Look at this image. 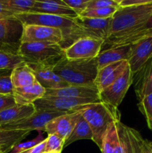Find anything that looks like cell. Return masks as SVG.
Here are the masks:
<instances>
[{"label": "cell", "instance_id": "6da1fadb", "mask_svg": "<svg viewBox=\"0 0 152 153\" xmlns=\"http://www.w3.org/2000/svg\"><path fill=\"white\" fill-rule=\"evenodd\" d=\"M16 18L25 25H43L61 30L63 34V41L61 46L63 49L80 37H95L90 32L79 26L72 18L34 13L16 14Z\"/></svg>", "mask_w": 152, "mask_h": 153}, {"label": "cell", "instance_id": "7a4b0ae2", "mask_svg": "<svg viewBox=\"0 0 152 153\" xmlns=\"http://www.w3.org/2000/svg\"><path fill=\"white\" fill-rule=\"evenodd\" d=\"M98 70L96 58L68 60L64 57L53 68L57 75L69 85L74 86H95Z\"/></svg>", "mask_w": 152, "mask_h": 153}, {"label": "cell", "instance_id": "3957f363", "mask_svg": "<svg viewBox=\"0 0 152 153\" xmlns=\"http://www.w3.org/2000/svg\"><path fill=\"white\" fill-rule=\"evenodd\" d=\"M81 114L92 130V140L99 148L110 126L119 122L121 118L119 109L101 101L89 105L82 110Z\"/></svg>", "mask_w": 152, "mask_h": 153}, {"label": "cell", "instance_id": "277c9868", "mask_svg": "<svg viewBox=\"0 0 152 153\" xmlns=\"http://www.w3.org/2000/svg\"><path fill=\"white\" fill-rule=\"evenodd\" d=\"M151 14L152 0L142 5L119 7L112 17L107 39L122 37L144 22Z\"/></svg>", "mask_w": 152, "mask_h": 153}, {"label": "cell", "instance_id": "5b68a950", "mask_svg": "<svg viewBox=\"0 0 152 153\" xmlns=\"http://www.w3.org/2000/svg\"><path fill=\"white\" fill-rule=\"evenodd\" d=\"M18 55L27 64L52 67L64 58L63 48L58 43L49 42L20 43Z\"/></svg>", "mask_w": 152, "mask_h": 153}, {"label": "cell", "instance_id": "8992f818", "mask_svg": "<svg viewBox=\"0 0 152 153\" xmlns=\"http://www.w3.org/2000/svg\"><path fill=\"white\" fill-rule=\"evenodd\" d=\"M98 102H100L98 99L44 97L34 102V105L36 110L71 113L83 110L89 105Z\"/></svg>", "mask_w": 152, "mask_h": 153}, {"label": "cell", "instance_id": "52a82bcc", "mask_svg": "<svg viewBox=\"0 0 152 153\" xmlns=\"http://www.w3.org/2000/svg\"><path fill=\"white\" fill-rule=\"evenodd\" d=\"M104 43L102 39L83 37L76 40L63 49L64 57L68 60H86L95 58L99 55Z\"/></svg>", "mask_w": 152, "mask_h": 153}, {"label": "cell", "instance_id": "ba28073f", "mask_svg": "<svg viewBox=\"0 0 152 153\" xmlns=\"http://www.w3.org/2000/svg\"><path fill=\"white\" fill-rule=\"evenodd\" d=\"M133 76L128 64L123 74L110 86L99 93L100 101L118 108L133 84Z\"/></svg>", "mask_w": 152, "mask_h": 153}, {"label": "cell", "instance_id": "9c48e42d", "mask_svg": "<svg viewBox=\"0 0 152 153\" xmlns=\"http://www.w3.org/2000/svg\"><path fill=\"white\" fill-rule=\"evenodd\" d=\"M63 41V34L61 30L52 27L38 25L23 24L20 43L34 42H49L61 46Z\"/></svg>", "mask_w": 152, "mask_h": 153}, {"label": "cell", "instance_id": "30bf717a", "mask_svg": "<svg viewBox=\"0 0 152 153\" xmlns=\"http://www.w3.org/2000/svg\"><path fill=\"white\" fill-rule=\"evenodd\" d=\"M66 113L48 111L36 110L31 117L19 120L18 122L5 124L0 126L1 129L6 130H27V131H44L46 126L55 118Z\"/></svg>", "mask_w": 152, "mask_h": 153}, {"label": "cell", "instance_id": "8fae6325", "mask_svg": "<svg viewBox=\"0 0 152 153\" xmlns=\"http://www.w3.org/2000/svg\"><path fill=\"white\" fill-rule=\"evenodd\" d=\"M118 135L122 153H141L145 139L134 128H130L121 121L116 123Z\"/></svg>", "mask_w": 152, "mask_h": 153}, {"label": "cell", "instance_id": "7c38bea8", "mask_svg": "<svg viewBox=\"0 0 152 153\" xmlns=\"http://www.w3.org/2000/svg\"><path fill=\"white\" fill-rule=\"evenodd\" d=\"M131 45V53L128 61L134 75L152 58V37H145Z\"/></svg>", "mask_w": 152, "mask_h": 153}, {"label": "cell", "instance_id": "4fadbf2b", "mask_svg": "<svg viewBox=\"0 0 152 153\" xmlns=\"http://www.w3.org/2000/svg\"><path fill=\"white\" fill-rule=\"evenodd\" d=\"M81 111L66 113L55 118L46 126L44 131L48 134H58L66 140L81 117Z\"/></svg>", "mask_w": 152, "mask_h": 153}, {"label": "cell", "instance_id": "5bb4252c", "mask_svg": "<svg viewBox=\"0 0 152 153\" xmlns=\"http://www.w3.org/2000/svg\"><path fill=\"white\" fill-rule=\"evenodd\" d=\"M28 65L34 73L37 82L46 90L61 89L69 86L68 83L53 71L54 67L52 66Z\"/></svg>", "mask_w": 152, "mask_h": 153}, {"label": "cell", "instance_id": "9a60e30c", "mask_svg": "<svg viewBox=\"0 0 152 153\" xmlns=\"http://www.w3.org/2000/svg\"><path fill=\"white\" fill-rule=\"evenodd\" d=\"M28 13L55 15L75 19L78 15L64 3L63 0H35L34 6Z\"/></svg>", "mask_w": 152, "mask_h": 153}, {"label": "cell", "instance_id": "2e32d148", "mask_svg": "<svg viewBox=\"0 0 152 153\" xmlns=\"http://www.w3.org/2000/svg\"><path fill=\"white\" fill-rule=\"evenodd\" d=\"M128 66V61H122L98 70L95 85L99 93L117 80L123 74Z\"/></svg>", "mask_w": 152, "mask_h": 153}, {"label": "cell", "instance_id": "e0dca14e", "mask_svg": "<svg viewBox=\"0 0 152 153\" xmlns=\"http://www.w3.org/2000/svg\"><path fill=\"white\" fill-rule=\"evenodd\" d=\"M136 96L139 101L145 96L152 93V58L133 76Z\"/></svg>", "mask_w": 152, "mask_h": 153}, {"label": "cell", "instance_id": "ac0fdd59", "mask_svg": "<svg viewBox=\"0 0 152 153\" xmlns=\"http://www.w3.org/2000/svg\"><path fill=\"white\" fill-rule=\"evenodd\" d=\"M44 97L89 98L99 100V91L96 86H74L55 90H46Z\"/></svg>", "mask_w": 152, "mask_h": 153}, {"label": "cell", "instance_id": "d6986e66", "mask_svg": "<svg viewBox=\"0 0 152 153\" xmlns=\"http://www.w3.org/2000/svg\"><path fill=\"white\" fill-rule=\"evenodd\" d=\"M75 21L79 26L90 32L97 38L102 39L104 41L108 38L112 17L107 19H92L77 16L75 19Z\"/></svg>", "mask_w": 152, "mask_h": 153}, {"label": "cell", "instance_id": "ffe728a7", "mask_svg": "<svg viewBox=\"0 0 152 153\" xmlns=\"http://www.w3.org/2000/svg\"><path fill=\"white\" fill-rule=\"evenodd\" d=\"M23 24L16 18H0V41L20 43Z\"/></svg>", "mask_w": 152, "mask_h": 153}, {"label": "cell", "instance_id": "44dd1931", "mask_svg": "<svg viewBox=\"0 0 152 153\" xmlns=\"http://www.w3.org/2000/svg\"><path fill=\"white\" fill-rule=\"evenodd\" d=\"M131 45H120L111 46V48L101 52L96 57L98 69L103 68L107 65L122 61H128L131 53Z\"/></svg>", "mask_w": 152, "mask_h": 153}, {"label": "cell", "instance_id": "7402d4cb", "mask_svg": "<svg viewBox=\"0 0 152 153\" xmlns=\"http://www.w3.org/2000/svg\"><path fill=\"white\" fill-rule=\"evenodd\" d=\"M36 112L34 104H16L0 112V126L31 117Z\"/></svg>", "mask_w": 152, "mask_h": 153}, {"label": "cell", "instance_id": "603a6c76", "mask_svg": "<svg viewBox=\"0 0 152 153\" xmlns=\"http://www.w3.org/2000/svg\"><path fill=\"white\" fill-rule=\"evenodd\" d=\"M46 90L37 82L32 85L13 88V97L16 104H34V102L44 97Z\"/></svg>", "mask_w": 152, "mask_h": 153}, {"label": "cell", "instance_id": "cb8c5ba5", "mask_svg": "<svg viewBox=\"0 0 152 153\" xmlns=\"http://www.w3.org/2000/svg\"><path fill=\"white\" fill-rule=\"evenodd\" d=\"M10 78L13 88L30 86L37 82L34 73L25 63L11 70Z\"/></svg>", "mask_w": 152, "mask_h": 153}, {"label": "cell", "instance_id": "d4e9b609", "mask_svg": "<svg viewBox=\"0 0 152 153\" xmlns=\"http://www.w3.org/2000/svg\"><path fill=\"white\" fill-rule=\"evenodd\" d=\"M31 132L27 130H6L0 128V147L8 153L15 145L21 143Z\"/></svg>", "mask_w": 152, "mask_h": 153}, {"label": "cell", "instance_id": "484cf974", "mask_svg": "<svg viewBox=\"0 0 152 153\" xmlns=\"http://www.w3.org/2000/svg\"><path fill=\"white\" fill-rule=\"evenodd\" d=\"M100 149L102 153H122L116 123L111 124L106 131Z\"/></svg>", "mask_w": 152, "mask_h": 153}, {"label": "cell", "instance_id": "4316f807", "mask_svg": "<svg viewBox=\"0 0 152 153\" xmlns=\"http://www.w3.org/2000/svg\"><path fill=\"white\" fill-rule=\"evenodd\" d=\"M92 138H93V134L92 130L81 114V117L76 123L72 131L66 140L64 147L69 146L76 140H83V139L92 140Z\"/></svg>", "mask_w": 152, "mask_h": 153}, {"label": "cell", "instance_id": "83f0119b", "mask_svg": "<svg viewBox=\"0 0 152 153\" xmlns=\"http://www.w3.org/2000/svg\"><path fill=\"white\" fill-rule=\"evenodd\" d=\"M152 37V28L151 29L147 30V31H142V32L137 33V34H133L130 36H125V37H117V38L107 39L104 41V44L110 45L111 46H120V45H128L132 44L141 39L145 37Z\"/></svg>", "mask_w": 152, "mask_h": 153}, {"label": "cell", "instance_id": "f1b7e54d", "mask_svg": "<svg viewBox=\"0 0 152 153\" xmlns=\"http://www.w3.org/2000/svg\"><path fill=\"white\" fill-rule=\"evenodd\" d=\"M24 63L25 62L22 57L18 54L0 52V71L13 70Z\"/></svg>", "mask_w": 152, "mask_h": 153}, {"label": "cell", "instance_id": "f546056e", "mask_svg": "<svg viewBox=\"0 0 152 153\" xmlns=\"http://www.w3.org/2000/svg\"><path fill=\"white\" fill-rule=\"evenodd\" d=\"M6 7L15 15L30 12L35 0H2Z\"/></svg>", "mask_w": 152, "mask_h": 153}, {"label": "cell", "instance_id": "4dcf8cb0", "mask_svg": "<svg viewBox=\"0 0 152 153\" xmlns=\"http://www.w3.org/2000/svg\"><path fill=\"white\" fill-rule=\"evenodd\" d=\"M117 8L107 7V8H86L78 16L92 19H107L113 17Z\"/></svg>", "mask_w": 152, "mask_h": 153}, {"label": "cell", "instance_id": "1f68e13d", "mask_svg": "<svg viewBox=\"0 0 152 153\" xmlns=\"http://www.w3.org/2000/svg\"><path fill=\"white\" fill-rule=\"evenodd\" d=\"M137 106L145 118L148 128L152 130V93L142 98L139 101Z\"/></svg>", "mask_w": 152, "mask_h": 153}, {"label": "cell", "instance_id": "d6a6232c", "mask_svg": "<svg viewBox=\"0 0 152 153\" xmlns=\"http://www.w3.org/2000/svg\"><path fill=\"white\" fill-rule=\"evenodd\" d=\"M46 149L45 153L52 152H62L64 148L66 139L56 134H48L46 138Z\"/></svg>", "mask_w": 152, "mask_h": 153}, {"label": "cell", "instance_id": "836d02e7", "mask_svg": "<svg viewBox=\"0 0 152 153\" xmlns=\"http://www.w3.org/2000/svg\"><path fill=\"white\" fill-rule=\"evenodd\" d=\"M10 73L11 70L0 71V95H13V86Z\"/></svg>", "mask_w": 152, "mask_h": 153}, {"label": "cell", "instance_id": "e575fe53", "mask_svg": "<svg viewBox=\"0 0 152 153\" xmlns=\"http://www.w3.org/2000/svg\"><path fill=\"white\" fill-rule=\"evenodd\" d=\"M43 140L44 139H43L42 131H38V135H37V137H35L33 140H28V141L26 142H23V143H19L18 144L15 145L8 153H19L21 152H23V151L31 149L33 147H34L36 145H37L40 142L43 141Z\"/></svg>", "mask_w": 152, "mask_h": 153}, {"label": "cell", "instance_id": "d590c367", "mask_svg": "<svg viewBox=\"0 0 152 153\" xmlns=\"http://www.w3.org/2000/svg\"><path fill=\"white\" fill-rule=\"evenodd\" d=\"M121 0H89L87 8H107L119 7Z\"/></svg>", "mask_w": 152, "mask_h": 153}, {"label": "cell", "instance_id": "8d00e7d4", "mask_svg": "<svg viewBox=\"0 0 152 153\" xmlns=\"http://www.w3.org/2000/svg\"><path fill=\"white\" fill-rule=\"evenodd\" d=\"M89 0H63L64 3L72 9L77 15L87 8V4Z\"/></svg>", "mask_w": 152, "mask_h": 153}, {"label": "cell", "instance_id": "74e56055", "mask_svg": "<svg viewBox=\"0 0 152 153\" xmlns=\"http://www.w3.org/2000/svg\"><path fill=\"white\" fill-rule=\"evenodd\" d=\"M152 28V14L151 15L150 17L148 19H146L144 22H142V24H140L139 25L136 27L135 28H134L133 30H131V31L128 33V34H125L122 37H125V36H130V35H133V34H137V33L139 32H142V31H147V30L151 29ZM117 38V37H116Z\"/></svg>", "mask_w": 152, "mask_h": 153}, {"label": "cell", "instance_id": "f35d334b", "mask_svg": "<svg viewBox=\"0 0 152 153\" xmlns=\"http://www.w3.org/2000/svg\"><path fill=\"white\" fill-rule=\"evenodd\" d=\"M16 105L13 95H0V112Z\"/></svg>", "mask_w": 152, "mask_h": 153}, {"label": "cell", "instance_id": "ab89813d", "mask_svg": "<svg viewBox=\"0 0 152 153\" xmlns=\"http://www.w3.org/2000/svg\"><path fill=\"white\" fill-rule=\"evenodd\" d=\"M19 45L20 43H7L0 41V52L18 54Z\"/></svg>", "mask_w": 152, "mask_h": 153}, {"label": "cell", "instance_id": "60d3db41", "mask_svg": "<svg viewBox=\"0 0 152 153\" xmlns=\"http://www.w3.org/2000/svg\"><path fill=\"white\" fill-rule=\"evenodd\" d=\"M151 0H121L119 7H130V6H138L147 4Z\"/></svg>", "mask_w": 152, "mask_h": 153}, {"label": "cell", "instance_id": "b9f144b4", "mask_svg": "<svg viewBox=\"0 0 152 153\" xmlns=\"http://www.w3.org/2000/svg\"><path fill=\"white\" fill-rule=\"evenodd\" d=\"M0 17L16 18V15L6 7L2 0H0Z\"/></svg>", "mask_w": 152, "mask_h": 153}, {"label": "cell", "instance_id": "7bdbcfd3", "mask_svg": "<svg viewBox=\"0 0 152 153\" xmlns=\"http://www.w3.org/2000/svg\"><path fill=\"white\" fill-rule=\"evenodd\" d=\"M46 138L43 140L42 142H40V143H38L37 145H36L34 147H33L31 149V152L30 153H45V149H46Z\"/></svg>", "mask_w": 152, "mask_h": 153}, {"label": "cell", "instance_id": "ee69618b", "mask_svg": "<svg viewBox=\"0 0 152 153\" xmlns=\"http://www.w3.org/2000/svg\"><path fill=\"white\" fill-rule=\"evenodd\" d=\"M141 153H152L151 149H150L148 143V140H145V143L144 146H143Z\"/></svg>", "mask_w": 152, "mask_h": 153}, {"label": "cell", "instance_id": "f6af8a7d", "mask_svg": "<svg viewBox=\"0 0 152 153\" xmlns=\"http://www.w3.org/2000/svg\"><path fill=\"white\" fill-rule=\"evenodd\" d=\"M148 143L149 147H150V149H151L152 151V141H149V140H148Z\"/></svg>", "mask_w": 152, "mask_h": 153}, {"label": "cell", "instance_id": "bcb514c9", "mask_svg": "<svg viewBox=\"0 0 152 153\" xmlns=\"http://www.w3.org/2000/svg\"><path fill=\"white\" fill-rule=\"evenodd\" d=\"M31 149H28V150H26V151H23V152H21L19 153H30V152H31Z\"/></svg>", "mask_w": 152, "mask_h": 153}, {"label": "cell", "instance_id": "7dc6e473", "mask_svg": "<svg viewBox=\"0 0 152 153\" xmlns=\"http://www.w3.org/2000/svg\"><path fill=\"white\" fill-rule=\"evenodd\" d=\"M0 153H4V151L2 150V149H1V147H0Z\"/></svg>", "mask_w": 152, "mask_h": 153}, {"label": "cell", "instance_id": "c3c4849f", "mask_svg": "<svg viewBox=\"0 0 152 153\" xmlns=\"http://www.w3.org/2000/svg\"><path fill=\"white\" fill-rule=\"evenodd\" d=\"M47 153H61V152H47Z\"/></svg>", "mask_w": 152, "mask_h": 153}]
</instances>
